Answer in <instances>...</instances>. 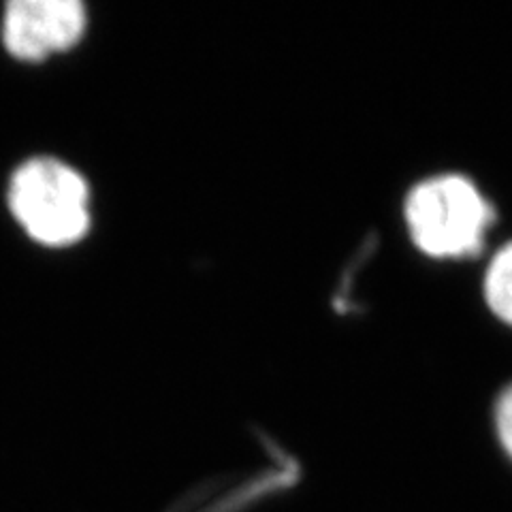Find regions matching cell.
<instances>
[{
    "label": "cell",
    "mask_w": 512,
    "mask_h": 512,
    "mask_svg": "<svg viewBox=\"0 0 512 512\" xmlns=\"http://www.w3.org/2000/svg\"><path fill=\"white\" fill-rule=\"evenodd\" d=\"M412 244L431 259H468L485 246L493 205L461 173H440L416 184L404 203Z\"/></svg>",
    "instance_id": "1"
},
{
    "label": "cell",
    "mask_w": 512,
    "mask_h": 512,
    "mask_svg": "<svg viewBox=\"0 0 512 512\" xmlns=\"http://www.w3.org/2000/svg\"><path fill=\"white\" fill-rule=\"evenodd\" d=\"M9 207L22 229L43 246H71L90 227L86 180L54 158H32L15 169Z\"/></svg>",
    "instance_id": "2"
},
{
    "label": "cell",
    "mask_w": 512,
    "mask_h": 512,
    "mask_svg": "<svg viewBox=\"0 0 512 512\" xmlns=\"http://www.w3.org/2000/svg\"><path fill=\"white\" fill-rule=\"evenodd\" d=\"M86 22L79 0H15L5 11L3 41L11 56L39 62L73 47L84 37Z\"/></svg>",
    "instance_id": "3"
},
{
    "label": "cell",
    "mask_w": 512,
    "mask_h": 512,
    "mask_svg": "<svg viewBox=\"0 0 512 512\" xmlns=\"http://www.w3.org/2000/svg\"><path fill=\"white\" fill-rule=\"evenodd\" d=\"M483 291L495 318L512 327V242L495 252L485 271Z\"/></svg>",
    "instance_id": "4"
},
{
    "label": "cell",
    "mask_w": 512,
    "mask_h": 512,
    "mask_svg": "<svg viewBox=\"0 0 512 512\" xmlns=\"http://www.w3.org/2000/svg\"><path fill=\"white\" fill-rule=\"evenodd\" d=\"M495 434L506 455L512 459V384L506 387L495 402Z\"/></svg>",
    "instance_id": "5"
}]
</instances>
